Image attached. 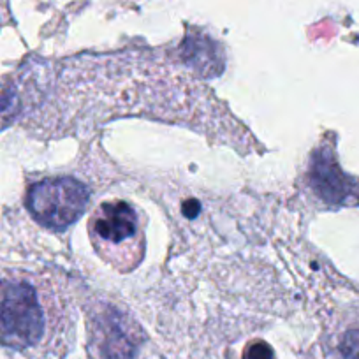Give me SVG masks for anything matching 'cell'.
Returning a JSON list of instances; mask_svg holds the SVG:
<instances>
[{
	"mask_svg": "<svg viewBox=\"0 0 359 359\" xmlns=\"http://www.w3.org/2000/svg\"><path fill=\"white\" fill-rule=\"evenodd\" d=\"M69 299L50 277L23 271L0 277V344L27 351L62 334L72 320Z\"/></svg>",
	"mask_w": 359,
	"mask_h": 359,
	"instance_id": "6da1fadb",
	"label": "cell"
},
{
	"mask_svg": "<svg viewBox=\"0 0 359 359\" xmlns=\"http://www.w3.org/2000/svg\"><path fill=\"white\" fill-rule=\"evenodd\" d=\"M90 243L101 261L118 273H130L147 252V220L141 210L123 199L101 203L90 215Z\"/></svg>",
	"mask_w": 359,
	"mask_h": 359,
	"instance_id": "7a4b0ae2",
	"label": "cell"
},
{
	"mask_svg": "<svg viewBox=\"0 0 359 359\" xmlns=\"http://www.w3.org/2000/svg\"><path fill=\"white\" fill-rule=\"evenodd\" d=\"M90 201V189L74 178H46L29 189L30 215L53 231H64L81 217Z\"/></svg>",
	"mask_w": 359,
	"mask_h": 359,
	"instance_id": "3957f363",
	"label": "cell"
},
{
	"mask_svg": "<svg viewBox=\"0 0 359 359\" xmlns=\"http://www.w3.org/2000/svg\"><path fill=\"white\" fill-rule=\"evenodd\" d=\"M90 326L102 359H136L140 330L122 312L106 306L90 317Z\"/></svg>",
	"mask_w": 359,
	"mask_h": 359,
	"instance_id": "277c9868",
	"label": "cell"
},
{
	"mask_svg": "<svg viewBox=\"0 0 359 359\" xmlns=\"http://www.w3.org/2000/svg\"><path fill=\"white\" fill-rule=\"evenodd\" d=\"M340 352L344 359H359V330H351L344 334Z\"/></svg>",
	"mask_w": 359,
	"mask_h": 359,
	"instance_id": "5b68a950",
	"label": "cell"
},
{
	"mask_svg": "<svg viewBox=\"0 0 359 359\" xmlns=\"http://www.w3.org/2000/svg\"><path fill=\"white\" fill-rule=\"evenodd\" d=\"M243 359H277L273 348L269 347L266 341L254 340L245 347Z\"/></svg>",
	"mask_w": 359,
	"mask_h": 359,
	"instance_id": "8992f818",
	"label": "cell"
}]
</instances>
